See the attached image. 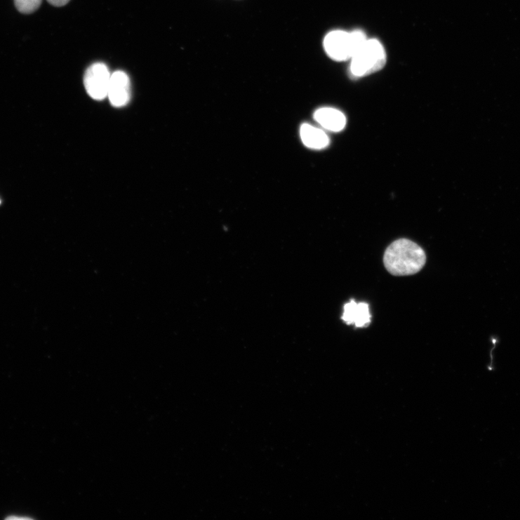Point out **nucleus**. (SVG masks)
I'll use <instances>...</instances> for the list:
<instances>
[{"label": "nucleus", "instance_id": "423d86ee", "mask_svg": "<svg viewBox=\"0 0 520 520\" xmlns=\"http://www.w3.org/2000/svg\"><path fill=\"white\" fill-rule=\"evenodd\" d=\"M341 318L347 325H354L356 328L367 327L371 318L369 305L365 302L358 304L352 300L345 305Z\"/></svg>", "mask_w": 520, "mask_h": 520}, {"label": "nucleus", "instance_id": "f257e3e1", "mask_svg": "<svg viewBox=\"0 0 520 520\" xmlns=\"http://www.w3.org/2000/svg\"><path fill=\"white\" fill-rule=\"evenodd\" d=\"M383 261L385 268L392 276H412L423 269L427 262V255L416 243L400 239L387 247Z\"/></svg>", "mask_w": 520, "mask_h": 520}, {"label": "nucleus", "instance_id": "9d476101", "mask_svg": "<svg viewBox=\"0 0 520 520\" xmlns=\"http://www.w3.org/2000/svg\"><path fill=\"white\" fill-rule=\"evenodd\" d=\"M47 1L55 7H62L67 5L69 0H47Z\"/></svg>", "mask_w": 520, "mask_h": 520}, {"label": "nucleus", "instance_id": "7ed1b4c3", "mask_svg": "<svg viewBox=\"0 0 520 520\" xmlns=\"http://www.w3.org/2000/svg\"><path fill=\"white\" fill-rule=\"evenodd\" d=\"M387 56L382 44L377 39H368L352 58L351 72L354 76L364 77L382 69Z\"/></svg>", "mask_w": 520, "mask_h": 520}, {"label": "nucleus", "instance_id": "0eeeda50", "mask_svg": "<svg viewBox=\"0 0 520 520\" xmlns=\"http://www.w3.org/2000/svg\"><path fill=\"white\" fill-rule=\"evenodd\" d=\"M314 117L321 127L332 132H340L346 125L345 115L333 108L319 109L316 111Z\"/></svg>", "mask_w": 520, "mask_h": 520}, {"label": "nucleus", "instance_id": "39448f33", "mask_svg": "<svg viewBox=\"0 0 520 520\" xmlns=\"http://www.w3.org/2000/svg\"><path fill=\"white\" fill-rule=\"evenodd\" d=\"M112 105L120 108L126 106L131 98V84L125 72L116 71L112 74L108 91Z\"/></svg>", "mask_w": 520, "mask_h": 520}, {"label": "nucleus", "instance_id": "1a4fd4ad", "mask_svg": "<svg viewBox=\"0 0 520 520\" xmlns=\"http://www.w3.org/2000/svg\"><path fill=\"white\" fill-rule=\"evenodd\" d=\"M42 0H15L17 10L22 14H32L41 6Z\"/></svg>", "mask_w": 520, "mask_h": 520}, {"label": "nucleus", "instance_id": "6e6552de", "mask_svg": "<svg viewBox=\"0 0 520 520\" xmlns=\"http://www.w3.org/2000/svg\"><path fill=\"white\" fill-rule=\"evenodd\" d=\"M300 135L304 144L312 149H324L330 143L329 137L324 131L316 128L309 124H304L301 127Z\"/></svg>", "mask_w": 520, "mask_h": 520}, {"label": "nucleus", "instance_id": "f03ea898", "mask_svg": "<svg viewBox=\"0 0 520 520\" xmlns=\"http://www.w3.org/2000/svg\"><path fill=\"white\" fill-rule=\"evenodd\" d=\"M367 40L365 34L360 30L352 33L334 31L326 36L324 46L331 58L345 61L352 60Z\"/></svg>", "mask_w": 520, "mask_h": 520}, {"label": "nucleus", "instance_id": "20e7f679", "mask_svg": "<svg viewBox=\"0 0 520 520\" xmlns=\"http://www.w3.org/2000/svg\"><path fill=\"white\" fill-rule=\"evenodd\" d=\"M112 74L102 62L91 65L84 75V86L88 94L95 100H103L108 95Z\"/></svg>", "mask_w": 520, "mask_h": 520}]
</instances>
